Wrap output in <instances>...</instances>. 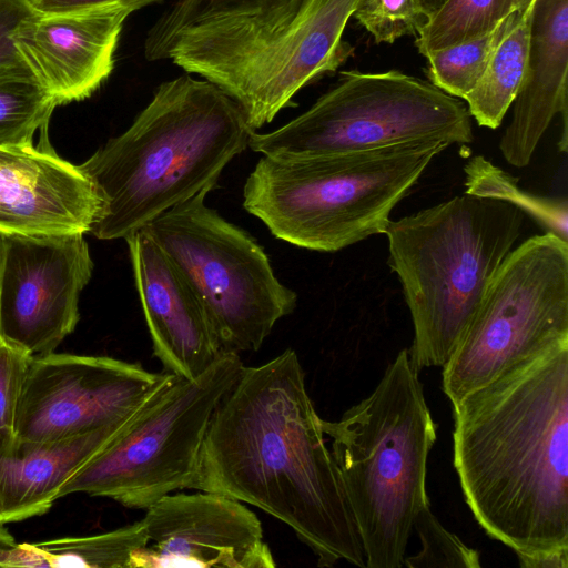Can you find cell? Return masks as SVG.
Masks as SVG:
<instances>
[{
    "label": "cell",
    "mask_w": 568,
    "mask_h": 568,
    "mask_svg": "<svg viewBox=\"0 0 568 568\" xmlns=\"http://www.w3.org/2000/svg\"><path fill=\"white\" fill-rule=\"evenodd\" d=\"M296 352L243 366L210 422L191 489L255 506L290 526L320 567L365 568L357 526Z\"/></svg>",
    "instance_id": "6da1fadb"
},
{
    "label": "cell",
    "mask_w": 568,
    "mask_h": 568,
    "mask_svg": "<svg viewBox=\"0 0 568 568\" xmlns=\"http://www.w3.org/2000/svg\"><path fill=\"white\" fill-rule=\"evenodd\" d=\"M453 408L454 466L485 532L514 552L568 546V341Z\"/></svg>",
    "instance_id": "7a4b0ae2"
},
{
    "label": "cell",
    "mask_w": 568,
    "mask_h": 568,
    "mask_svg": "<svg viewBox=\"0 0 568 568\" xmlns=\"http://www.w3.org/2000/svg\"><path fill=\"white\" fill-rule=\"evenodd\" d=\"M253 132L236 102L213 83L189 73L162 82L128 130L78 165L102 201L90 232L125 240L214 189Z\"/></svg>",
    "instance_id": "3957f363"
},
{
    "label": "cell",
    "mask_w": 568,
    "mask_h": 568,
    "mask_svg": "<svg viewBox=\"0 0 568 568\" xmlns=\"http://www.w3.org/2000/svg\"><path fill=\"white\" fill-rule=\"evenodd\" d=\"M331 438L365 568H400L417 514L429 505L427 459L437 438L423 384L402 349L374 390L335 422Z\"/></svg>",
    "instance_id": "277c9868"
},
{
    "label": "cell",
    "mask_w": 568,
    "mask_h": 568,
    "mask_svg": "<svg viewBox=\"0 0 568 568\" xmlns=\"http://www.w3.org/2000/svg\"><path fill=\"white\" fill-rule=\"evenodd\" d=\"M518 207L464 194L387 223L388 265L409 310L413 367H444L524 222Z\"/></svg>",
    "instance_id": "5b68a950"
},
{
    "label": "cell",
    "mask_w": 568,
    "mask_h": 568,
    "mask_svg": "<svg viewBox=\"0 0 568 568\" xmlns=\"http://www.w3.org/2000/svg\"><path fill=\"white\" fill-rule=\"evenodd\" d=\"M449 144L418 141L302 159L263 155L243 207L292 245L336 252L385 232L396 204Z\"/></svg>",
    "instance_id": "8992f818"
},
{
    "label": "cell",
    "mask_w": 568,
    "mask_h": 568,
    "mask_svg": "<svg viewBox=\"0 0 568 568\" xmlns=\"http://www.w3.org/2000/svg\"><path fill=\"white\" fill-rule=\"evenodd\" d=\"M358 2L310 0L295 19L276 28L234 20L193 26L172 39L164 60L220 88L256 131L301 89L353 54L342 36Z\"/></svg>",
    "instance_id": "52a82bcc"
},
{
    "label": "cell",
    "mask_w": 568,
    "mask_h": 568,
    "mask_svg": "<svg viewBox=\"0 0 568 568\" xmlns=\"http://www.w3.org/2000/svg\"><path fill=\"white\" fill-rule=\"evenodd\" d=\"M243 366L239 354L221 353L195 378L172 374L133 422L63 484L58 499L85 493L146 509L191 489L210 422Z\"/></svg>",
    "instance_id": "ba28073f"
},
{
    "label": "cell",
    "mask_w": 568,
    "mask_h": 568,
    "mask_svg": "<svg viewBox=\"0 0 568 568\" xmlns=\"http://www.w3.org/2000/svg\"><path fill=\"white\" fill-rule=\"evenodd\" d=\"M339 75L295 119L268 133L253 132L248 146L266 156L302 159L418 141H474L465 104L428 81L398 70Z\"/></svg>",
    "instance_id": "9c48e42d"
},
{
    "label": "cell",
    "mask_w": 568,
    "mask_h": 568,
    "mask_svg": "<svg viewBox=\"0 0 568 568\" xmlns=\"http://www.w3.org/2000/svg\"><path fill=\"white\" fill-rule=\"evenodd\" d=\"M213 189L165 211L143 230L204 305L222 353L257 351L292 314L297 294L275 276L260 243L205 204Z\"/></svg>",
    "instance_id": "30bf717a"
},
{
    "label": "cell",
    "mask_w": 568,
    "mask_h": 568,
    "mask_svg": "<svg viewBox=\"0 0 568 568\" xmlns=\"http://www.w3.org/2000/svg\"><path fill=\"white\" fill-rule=\"evenodd\" d=\"M568 341V242L546 232L511 250L443 367L455 405L514 365Z\"/></svg>",
    "instance_id": "8fae6325"
},
{
    "label": "cell",
    "mask_w": 568,
    "mask_h": 568,
    "mask_svg": "<svg viewBox=\"0 0 568 568\" xmlns=\"http://www.w3.org/2000/svg\"><path fill=\"white\" fill-rule=\"evenodd\" d=\"M171 375L109 356H32L19 397L14 436L58 442L123 424Z\"/></svg>",
    "instance_id": "7c38bea8"
},
{
    "label": "cell",
    "mask_w": 568,
    "mask_h": 568,
    "mask_svg": "<svg viewBox=\"0 0 568 568\" xmlns=\"http://www.w3.org/2000/svg\"><path fill=\"white\" fill-rule=\"evenodd\" d=\"M92 271L83 233L0 232V339L31 356L54 353L78 324Z\"/></svg>",
    "instance_id": "4fadbf2b"
},
{
    "label": "cell",
    "mask_w": 568,
    "mask_h": 568,
    "mask_svg": "<svg viewBox=\"0 0 568 568\" xmlns=\"http://www.w3.org/2000/svg\"><path fill=\"white\" fill-rule=\"evenodd\" d=\"M145 510V544L130 568L276 566L260 519L244 503L199 490L166 495Z\"/></svg>",
    "instance_id": "5bb4252c"
},
{
    "label": "cell",
    "mask_w": 568,
    "mask_h": 568,
    "mask_svg": "<svg viewBox=\"0 0 568 568\" xmlns=\"http://www.w3.org/2000/svg\"><path fill=\"white\" fill-rule=\"evenodd\" d=\"M130 14L122 7L38 12L18 27L12 40L57 105L67 104L91 97L108 80Z\"/></svg>",
    "instance_id": "9a60e30c"
},
{
    "label": "cell",
    "mask_w": 568,
    "mask_h": 568,
    "mask_svg": "<svg viewBox=\"0 0 568 568\" xmlns=\"http://www.w3.org/2000/svg\"><path fill=\"white\" fill-rule=\"evenodd\" d=\"M102 201L78 165L48 143L0 146V232L87 233Z\"/></svg>",
    "instance_id": "2e32d148"
},
{
    "label": "cell",
    "mask_w": 568,
    "mask_h": 568,
    "mask_svg": "<svg viewBox=\"0 0 568 568\" xmlns=\"http://www.w3.org/2000/svg\"><path fill=\"white\" fill-rule=\"evenodd\" d=\"M125 241L153 355L166 373L195 378L222 353L203 303L143 229Z\"/></svg>",
    "instance_id": "e0dca14e"
},
{
    "label": "cell",
    "mask_w": 568,
    "mask_h": 568,
    "mask_svg": "<svg viewBox=\"0 0 568 568\" xmlns=\"http://www.w3.org/2000/svg\"><path fill=\"white\" fill-rule=\"evenodd\" d=\"M568 0H535L528 62L499 150L513 166H527L556 116L562 121L559 150L567 149Z\"/></svg>",
    "instance_id": "ac0fdd59"
},
{
    "label": "cell",
    "mask_w": 568,
    "mask_h": 568,
    "mask_svg": "<svg viewBox=\"0 0 568 568\" xmlns=\"http://www.w3.org/2000/svg\"><path fill=\"white\" fill-rule=\"evenodd\" d=\"M136 415L123 424L58 442L0 437V525L45 514L63 484Z\"/></svg>",
    "instance_id": "d6986e66"
},
{
    "label": "cell",
    "mask_w": 568,
    "mask_h": 568,
    "mask_svg": "<svg viewBox=\"0 0 568 568\" xmlns=\"http://www.w3.org/2000/svg\"><path fill=\"white\" fill-rule=\"evenodd\" d=\"M310 0H176L149 29L144 41L148 61L164 60L172 39L201 23L235 20L276 28L295 19Z\"/></svg>",
    "instance_id": "ffe728a7"
},
{
    "label": "cell",
    "mask_w": 568,
    "mask_h": 568,
    "mask_svg": "<svg viewBox=\"0 0 568 568\" xmlns=\"http://www.w3.org/2000/svg\"><path fill=\"white\" fill-rule=\"evenodd\" d=\"M144 544V523L140 519L103 534L18 544L9 568H130L132 555Z\"/></svg>",
    "instance_id": "44dd1931"
},
{
    "label": "cell",
    "mask_w": 568,
    "mask_h": 568,
    "mask_svg": "<svg viewBox=\"0 0 568 568\" xmlns=\"http://www.w3.org/2000/svg\"><path fill=\"white\" fill-rule=\"evenodd\" d=\"M534 1L500 40L480 80L464 99L480 126L497 129L520 89L528 62Z\"/></svg>",
    "instance_id": "7402d4cb"
},
{
    "label": "cell",
    "mask_w": 568,
    "mask_h": 568,
    "mask_svg": "<svg viewBox=\"0 0 568 568\" xmlns=\"http://www.w3.org/2000/svg\"><path fill=\"white\" fill-rule=\"evenodd\" d=\"M57 106L29 68L0 71V146L32 145Z\"/></svg>",
    "instance_id": "603a6c76"
},
{
    "label": "cell",
    "mask_w": 568,
    "mask_h": 568,
    "mask_svg": "<svg viewBox=\"0 0 568 568\" xmlns=\"http://www.w3.org/2000/svg\"><path fill=\"white\" fill-rule=\"evenodd\" d=\"M465 193L509 203L536 220L547 232L568 242V204L565 199L538 196L518 186L517 179L483 155L464 166Z\"/></svg>",
    "instance_id": "cb8c5ba5"
},
{
    "label": "cell",
    "mask_w": 568,
    "mask_h": 568,
    "mask_svg": "<svg viewBox=\"0 0 568 568\" xmlns=\"http://www.w3.org/2000/svg\"><path fill=\"white\" fill-rule=\"evenodd\" d=\"M520 14L513 11L487 33L430 52L426 57L429 82L464 100L480 80L498 43Z\"/></svg>",
    "instance_id": "d4e9b609"
},
{
    "label": "cell",
    "mask_w": 568,
    "mask_h": 568,
    "mask_svg": "<svg viewBox=\"0 0 568 568\" xmlns=\"http://www.w3.org/2000/svg\"><path fill=\"white\" fill-rule=\"evenodd\" d=\"M511 11V0H445L427 16L415 45L425 58L433 51L493 30Z\"/></svg>",
    "instance_id": "484cf974"
},
{
    "label": "cell",
    "mask_w": 568,
    "mask_h": 568,
    "mask_svg": "<svg viewBox=\"0 0 568 568\" xmlns=\"http://www.w3.org/2000/svg\"><path fill=\"white\" fill-rule=\"evenodd\" d=\"M413 529L417 531L422 549L405 557L409 568H478L479 552L466 546L455 534L448 531L427 505L417 514Z\"/></svg>",
    "instance_id": "4316f807"
},
{
    "label": "cell",
    "mask_w": 568,
    "mask_h": 568,
    "mask_svg": "<svg viewBox=\"0 0 568 568\" xmlns=\"http://www.w3.org/2000/svg\"><path fill=\"white\" fill-rule=\"evenodd\" d=\"M352 18L375 43H394L405 36L416 37L427 13L420 0H359Z\"/></svg>",
    "instance_id": "83f0119b"
},
{
    "label": "cell",
    "mask_w": 568,
    "mask_h": 568,
    "mask_svg": "<svg viewBox=\"0 0 568 568\" xmlns=\"http://www.w3.org/2000/svg\"><path fill=\"white\" fill-rule=\"evenodd\" d=\"M32 356L0 339V437L14 436L16 414Z\"/></svg>",
    "instance_id": "f1b7e54d"
},
{
    "label": "cell",
    "mask_w": 568,
    "mask_h": 568,
    "mask_svg": "<svg viewBox=\"0 0 568 568\" xmlns=\"http://www.w3.org/2000/svg\"><path fill=\"white\" fill-rule=\"evenodd\" d=\"M38 12L30 0H0V71L27 67L12 36L24 20Z\"/></svg>",
    "instance_id": "f546056e"
},
{
    "label": "cell",
    "mask_w": 568,
    "mask_h": 568,
    "mask_svg": "<svg viewBox=\"0 0 568 568\" xmlns=\"http://www.w3.org/2000/svg\"><path fill=\"white\" fill-rule=\"evenodd\" d=\"M162 0H30L40 13H64L93 8L122 7L131 13Z\"/></svg>",
    "instance_id": "4dcf8cb0"
},
{
    "label": "cell",
    "mask_w": 568,
    "mask_h": 568,
    "mask_svg": "<svg viewBox=\"0 0 568 568\" xmlns=\"http://www.w3.org/2000/svg\"><path fill=\"white\" fill-rule=\"evenodd\" d=\"M523 568H568V546L515 552Z\"/></svg>",
    "instance_id": "1f68e13d"
},
{
    "label": "cell",
    "mask_w": 568,
    "mask_h": 568,
    "mask_svg": "<svg viewBox=\"0 0 568 568\" xmlns=\"http://www.w3.org/2000/svg\"><path fill=\"white\" fill-rule=\"evenodd\" d=\"M18 544L10 532L0 525V567L9 568L11 556Z\"/></svg>",
    "instance_id": "d6a6232c"
},
{
    "label": "cell",
    "mask_w": 568,
    "mask_h": 568,
    "mask_svg": "<svg viewBox=\"0 0 568 568\" xmlns=\"http://www.w3.org/2000/svg\"><path fill=\"white\" fill-rule=\"evenodd\" d=\"M532 0H511V11L523 13Z\"/></svg>",
    "instance_id": "836d02e7"
},
{
    "label": "cell",
    "mask_w": 568,
    "mask_h": 568,
    "mask_svg": "<svg viewBox=\"0 0 568 568\" xmlns=\"http://www.w3.org/2000/svg\"><path fill=\"white\" fill-rule=\"evenodd\" d=\"M422 4L427 13L435 11L445 0H420Z\"/></svg>",
    "instance_id": "e575fe53"
}]
</instances>
